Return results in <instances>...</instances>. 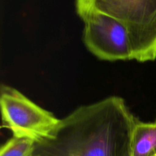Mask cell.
<instances>
[{
  "mask_svg": "<svg viewBox=\"0 0 156 156\" xmlns=\"http://www.w3.org/2000/svg\"><path fill=\"white\" fill-rule=\"evenodd\" d=\"M136 119L122 98L84 105L35 142L32 156H130Z\"/></svg>",
  "mask_w": 156,
  "mask_h": 156,
  "instance_id": "cell-1",
  "label": "cell"
},
{
  "mask_svg": "<svg viewBox=\"0 0 156 156\" xmlns=\"http://www.w3.org/2000/svg\"><path fill=\"white\" fill-rule=\"evenodd\" d=\"M76 10L99 12L116 19L127 30L134 59H156V0H76Z\"/></svg>",
  "mask_w": 156,
  "mask_h": 156,
  "instance_id": "cell-2",
  "label": "cell"
},
{
  "mask_svg": "<svg viewBox=\"0 0 156 156\" xmlns=\"http://www.w3.org/2000/svg\"><path fill=\"white\" fill-rule=\"evenodd\" d=\"M4 127L14 137L41 141L50 135L60 120L38 106L15 88L2 85L0 96Z\"/></svg>",
  "mask_w": 156,
  "mask_h": 156,
  "instance_id": "cell-3",
  "label": "cell"
},
{
  "mask_svg": "<svg viewBox=\"0 0 156 156\" xmlns=\"http://www.w3.org/2000/svg\"><path fill=\"white\" fill-rule=\"evenodd\" d=\"M77 15L84 22L85 45L96 57L107 61L134 59L129 34L121 23L96 12Z\"/></svg>",
  "mask_w": 156,
  "mask_h": 156,
  "instance_id": "cell-4",
  "label": "cell"
},
{
  "mask_svg": "<svg viewBox=\"0 0 156 156\" xmlns=\"http://www.w3.org/2000/svg\"><path fill=\"white\" fill-rule=\"evenodd\" d=\"M130 156H156V122H136L131 135Z\"/></svg>",
  "mask_w": 156,
  "mask_h": 156,
  "instance_id": "cell-5",
  "label": "cell"
},
{
  "mask_svg": "<svg viewBox=\"0 0 156 156\" xmlns=\"http://www.w3.org/2000/svg\"><path fill=\"white\" fill-rule=\"evenodd\" d=\"M35 142L30 139L12 137L1 146L0 156H32Z\"/></svg>",
  "mask_w": 156,
  "mask_h": 156,
  "instance_id": "cell-6",
  "label": "cell"
}]
</instances>
